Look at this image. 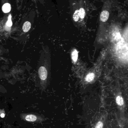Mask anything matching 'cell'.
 I'll list each match as a JSON object with an SVG mask.
<instances>
[{"mask_svg": "<svg viewBox=\"0 0 128 128\" xmlns=\"http://www.w3.org/2000/svg\"><path fill=\"white\" fill-rule=\"evenodd\" d=\"M11 16H10L9 17L8 20L7 21V25L9 27L11 26H12V22H11Z\"/></svg>", "mask_w": 128, "mask_h": 128, "instance_id": "14", "label": "cell"}, {"mask_svg": "<svg viewBox=\"0 0 128 128\" xmlns=\"http://www.w3.org/2000/svg\"><path fill=\"white\" fill-rule=\"evenodd\" d=\"M5 114H1V115H0V116H1L2 118H4V117H5Z\"/></svg>", "mask_w": 128, "mask_h": 128, "instance_id": "15", "label": "cell"}, {"mask_svg": "<svg viewBox=\"0 0 128 128\" xmlns=\"http://www.w3.org/2000/svg\"><path fill=\"white\" fill-rule=\"evenodd\" d=\"M78 58V52L77 50H74L72 52V58L73 62H76Z\"/></svg>", "mask_w": 128, "mask_h": 128, "instance_id": "10", "label": "cell"}, {"mask_svg": "<svg viewBox=\"0 0 128 128\" xmlns=\"http://www.w3.org/2000/svg\"><path fill=\"white\" fill-rule=\"evenodd\" d=\"M41 64L40 63V66L38 69V75L41 84L45 83L48 76L47 69L45 66L43 65V64Z\"/></svg>", "mask_w": 128, "mask_h": 128, "instance_id": "2", "label": "cell"}, {"mask_svg": "<svg viewBox=\"0 0 128 128\" xmlns=\"http://www.w3.org/2000/svg\"><path fill=\"white\" fill-rule=\"evenodd\" d=\"M7 92L6 89L3 86L0 84V92L5 93Z\"/></svg>", "mask_w": 128, "mask_h": 128, "instance_id": "12", "label": "cell"}, {"mask_svg": "<svg viewBox=\"0 0 128 128\" xmlns=\"http://www.w3.org/2000/svg\"><path fill=\"white\" fill-rule=\"evenodd\" d=\"M79 12L80 19L84 20L86 16V11L84 6V3L82 0L80 1L79 3Z\"/></svg>", "mask_w": 128, "mask_h": 128, "instance_id": "3", "label": "cell"}, {"mask_svg": "<svg viewBox=\"0 0 128 128\" xmlns=\"http://www.w3.org/2000/svg\"><path fill=\"white\" fill-rule=\"evenodd\" d=\"M103 124L101 121H99L97 124L95 128H103Z\"/></svg>", "mask_w": 128, "mask_h": 128, "instance_id": "13", "label": "cell"}, {"mask_svg": "<svg viewBox=\"0 0 128 128\" xmlns=\"http://www.w3.org/2000/svg\"><path fill=\"white\" fill-rule=\"evenodd\" d=\"M26 120L30 122H34L37 120V117L35 115H29L26 116Z\"/></svg>", "mask_w": 128, "mask_h": 128, "instance_id": "8", "label": "cell"}, {"mask_svg": "<svg viewBox=\"0 0 128 128\" xmlns=\"http://www.w3.org/2000/svg\"><path fill=\"white\" fill-rule=\"evenodd\" d=\"M110 5L109 1H106L104 4L100 14V20L101 22H106L108 20L110 16Z\"/></svg>", "mask_w": 128, "mask_h": 128, "instance_id": "1", "label": "cell"}, {"mask_svg": "<svg viewBox=\"0 0 128 128\" xmlns=\"http://www.w3.org/2000/svg\"><path fill=\"white\" fill-rule=\"evenodd\" d=\"M1 52H2V51H1L0 50V55L1 54Z\"/></svg>", "mask_w": 128, "mask_h": 128, "instance_id": "16", "label": "cell"}, {"mask_svg": "<svg viewBox=\"0 0 128 128\" xmlns=\"http://www.w3.org/2000/svg\"><path fill=\"white\" fill-rule=\"evenodd\" d=\"M116 102L119 106H122L124 103L123 98L121 96H118L116 98Z\"/></svg>", "mask_w": 128, "mask_h": 128, "instance_id": "9", "label": "cell"}, {"mask_svg": "<svg viewBox=\"0 0 128 128\" xmlns=\"http://www.w3.org/2000/svg\"><path fill=\"white\" fill-rule=\"evenodd\" d=\"M23 1V0H16L17 10H19L22 8Z\"/></svg>", "mask_w": 128, "mask_h": 128, "instance_id": "11", "label": "cell"}, {"mask_svg": "<svg viewBox=\"0 0 128 128\" xmlns=\"http://www.w3.org/2000/svg\"><path fill=\"white\" fill-rule=\"evenodd\" d=\"M95 77V75L93 73H90L88 74L86 76V81L88 82H90L94 80Z\"/></svg>", "mask_w": 128, "mask_h": 128, "instance_id": "7", "label": "cell"}, {"mask_svg": "<svg viewBox=\"0 0 128 128\" xmlns=\"http://www.w3.org/2000/svg\"><path fill=\"white\" fill-rule=\"evenodd\" d=\"M74 9L72 14L73 19L74 22H77L80 19L79 8L77 7V8Z\"/></svg>", "mask_w": 128, "mask_h": 128, "instance_id": "4", "label": "cell"}, {"mask_svg": "<svg viewBox=\"0 0 128 128\" xmlns=\"http://www.w3.org/2000/svg\"><path fill=\"white\" fill-rule=\"evenodd\" d=\"M31 27V24L29 21H26L23 24L22 27L23 31L24 32H28L30 30Z\"/></svg>", "mask_w": 128, "mask_h": 128, "instance_id": "5", "label": "cell"}, {"mask_svg": "<svg viewBox=\"0 0 128 128\" xmlns=\"http://www.w3.org/2000/svg\"><path fill=\"white\" fill-rule=\"evenodd\" d=\"M2 10L4 13H8L11 10V6L8 2H6L3 5Z\"/></svg>", "mask_w": 128, "mask_h": 128, "instance_id": "6", "label": "cell"}]
</instances>
